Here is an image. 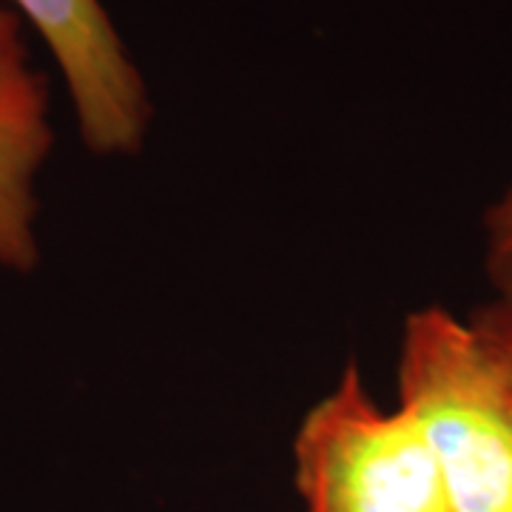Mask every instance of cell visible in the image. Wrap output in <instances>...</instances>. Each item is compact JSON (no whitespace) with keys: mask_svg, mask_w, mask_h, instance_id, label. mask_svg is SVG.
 Wrapping results in <instances>:
<instances>
[{"mask_svg":"<svg viewBox=\"0 0 512 512\" xmlns=\"http://www.w3.org/2000/svg\"><path fill=\"white\" fill-rule=\"evenodd\" d=\"M63 74L83 146L100 157L137 154L151 126V97L103 0H9Z\"/></svg>","mask_w":512,"mask_h":512,"instance_id":"3","label":"cell"},{"mask_svg":"<svg viewBox=\"0 0 512 512\" xmlns=\"http://www.w3.org/2000/svg\"><path fill=\"white\" fill-rule=\"evenodd\" d=\"M293 473L305 512H453L416 419L373 402L356 362L305 413Z\"/></svg>","mask_w":512,"mask_h":512,"instance_id":"2","label":"cell"},{"mask_svg":"<svg viewBox=\"0 0 512 512\" xmlns=\"http://www.w3.org/2000/svg\"><path fill=\"white\" fill-rule=\"evenodd\" d=\"M470 325L476 328L481 342L493 353L512 384V302L490 299L470 316Z\"/></svg>","mask_w":512,"mask_h":512,"instance_id":"6","label":"cell"},{"mask_svg":"<svg viewBox=\"0 0 512 512\" xmlns=\"http://www.w3.org/2000/svg\"><path fill=\"white\" fill-rule=\"evenodd\" d=\"M399 407L439 461L453 512H512V384L470 319L421 308L404 319Z\"/></svg>","mask_w":512,"mask_h":512,"instance_id":"1","label":"cell"},{"mask_svg":"<svg viewBox=\"0 0 512 512\" xmlns=\"http://www.w3.org/2000/svg\"><path fill=\"white\" fill-rule=\"evenodd\" d=\"M484 268L493 299L512 302V177L484 217Z\"/></svg>","mask_w":512,"mask_h":512,"instance_id":"5","label":"cell"},{"mask_svg":"<svg viewBox=\"0 0 512 512\" xmlns=\"http://www.w3.org/2000/svg\"><path fill=\"white\" fill-rule=\"evenodd\" d=\"M55 148L49 80L29 60L23 18L0 0V268L32 274L37 242V174Z\"/></svg>","mask_w":512,"mask_h":512,"instance_id":"4","label":"cell"}]
</instances>
